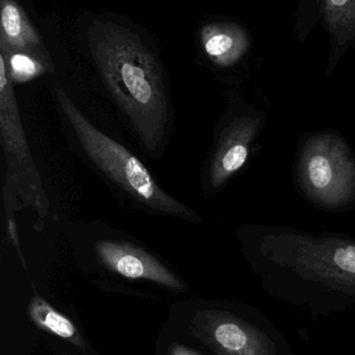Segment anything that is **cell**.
<instances>
[{
  "label": "cell",
  "instance_id": "cell-1",
  "mask_svg": "<svg viewBox=\"0 0 355 355\" xmlns=\"http://www.w3.org/2000/svg\"><path fill=\"white\" fill-rule=\"evenodd\" d=\"M244 254L270 297L313 317L355 306V241L261 234L245 240Z\"/></svg>",
  "mask_w": 355,
  "mask_h": 355
},
{
  "label": "cell",
  "instance_id": "cell-12",
  "mask_svg": "<svg viewBox=\"0 0 355 355\" xmlns=\"http://www.w3.org/2000/svg\"><path fill=\"white\" fill-rule=\"evenodd\" d=\"M168 355H202L201 353L197 352V351L193 350V349L189 348V347L184 346V345L178 344V343H173L170 346L169 354Z\"/></svg>",
  "mask_w": 355,
  "mask_h": 355
},
{
  "label": "cell",
  "instance_id": "cell-7",
  "mask_svg": "<svg viewBox=\"0 0 355 355\" xmlns=\"http://www.w3.org/2000/svg\"><path fill=\"white\" fill-rule=\"evenodd\" d=\"M0 49L32 55L53 70L51 55L42 38L33 26L26 11L13 0L1 1Z\"/></svg>",
  "mask_w": 355,
  "mask_h": 355
},
{
  "label": "cell",
  "instance_id": "cell-6",
  "mask_svg": "<svg viewBox=\"0 0 355 355\" xmlns=\"http://www.w3.org/2000/svg\"><path fill=\"white\" fill-rule=\"evenodd\" d=\"M97 257L112 271L130 279H146L166 288L184 290V284L153 255L128 242L101 240Z\"/></svg>",
  "mask_w": 355,
  "mask_h": 355
},
{
  "label": "cell",
  "instance_id": "cell-11",
  "mask_svg": "<svg viewBox=\"0 0 355 355\" xmlns=\"http://www.w3.org/2000/svg\"><path fill=\"white\" fill-rule=\"evenodd\" d=\"M307 174L311 184L318 190L329 186L334 176L329 159L324 155H313L307 164Z\"/></svg>",
  "mask_w": 355,
  "mask_h": 355
},
{
  "label": "cell",
  "instance_id": "cell-5",
  "mask_svg": "<svg viewBox=\"0 0 355 355\" xmlns=\"http://www.w3.org/2000/svg\"><path fill=\"white\" fill-rule=\"evenodd\" d=\"M0 132L7 162L3 195L9 199L16 197L26 207L35 209L39 217H46L51 205L28 146L14 85L3 57H0Z\"/></svg>",
  "mask_w": 355,
  "mask_h": 355
},
{
  "label": "cell",
  "instance_id": "cell-10",
  "mask_svg": "<svg viewBox=\"0 0 355 355\" xmlns=\"http://www.w3.org/2000/svg\"><path fill=\"white\" fill-rule=\"evenodd\" d=\"M201 44L209 59L221 62L222 58L232 51L234 39L213 26H205L201 30Z\"/></svg>",
  "mask_w": 355,
  "mask_h": 355
},
{
  "label": "cell",
  "instance_id": "cell-3",
  "mask_svg": "<svg viewBox=\"0 0 355 355\" xmlns=\"http://www.w3.org/2000/svg\"><path fill=\"white\" fill-rule=\"evenodd\" d=\"M55 101L87 159L130 200L155 213L198 222L197 214L162 189L138 157L95 128L63 89H55Z\"/></svg>",
  "mask_w": 355,
  "mask_h": 355
},
{
  "label": "cell",
  "instance_id": "cell-2",
  "mask_svg": "<svg viewBox=\"0 0 355 355\" xmlns=\"http://www.w3.org/2000/svg\"><path fill=\"white\" fill-rule=\"evenodd\" d=\"M85 38L103 84L145 151L159 159L174 120L167 72L159 53L140 28L113 16L91 17Z\"/></svg>",
  "mask_w": 355,
  "mask_h": 355
},
{
  "label": "cell",
  "instance_id": "cell-8",
  "mask_svg": "<svg viewBox=\"0 0 355 355\" xmlns=\"http://www.w3.org/2000/svg\"><path fill=\"white\" fill-rule=\"evenodd\" d=\"M28 315L41 329L68 340L80 348L84 349L86 347L84 338L71 320L53 309L41 297H33L28 304Z\"/></svg>",
  "mask_w": 355,
  "mask_h": 355
},
{
  "label": "cell",
  "instance_id": "cell-9",
  "mask_svg": "<svg viewBox=\"0 0 355 355\" xmlns=\"http://www.w3.org/2000/svg\"><path fill=\"white\" fill-rule=\"evenodd\" d=\"M0 57L5 60L10 80L14 84H24L53 71L32 55L0 49Z\"/></svg>",
  "mask_w": 355,
  "mask_h": 355
},
{
  "label": "cell",
  "instance_id": "cell-4",
  "mask_svg": "<svg viewBox=\"0 0 355 355\" xmlns=\"http://www.w3.org/2000/svg\"><path fill=\"white\" fill-rule=\"evenodd\" d=\"M192 331L218 355H296L273 322L248 304L198 311Z\"/></svg>",
  "mask_w": 355,
  "mask_h": 355
}]
</instances>
